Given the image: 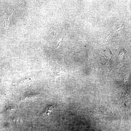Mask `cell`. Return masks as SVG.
<instances>
[{"label": "cell", "mask_w": 131, "mask_h": 131, "mask_svg": "<svg viewBox=\"0 0 131 131\" xmlns=\"http://www.w3.org/2000/svg\"><path fill=\"white\" fill-rule=\"evenodd\" d=\"M53 107L51 105L48 106L46 109L43 113L44 116L48 117L50 113H52L53 110Z\"/></svg>", "instance_id": "6da1fadb"}, {"label": "cell", "mask_w": 131, "mask_h": 131, "mask_svg": "<svg viewBox=\"0 0 131 131\" xmlns=\"http://www.w3.org/2000/svg\"><path fill=\"white\" fill-rule=\"evenodd\" d=\"M62 39L60 40L58 42L56 47L55 48V50H58L61 45Z\"/></svg>", "instance_id": "7a4b0ae2"}]
</instances>
